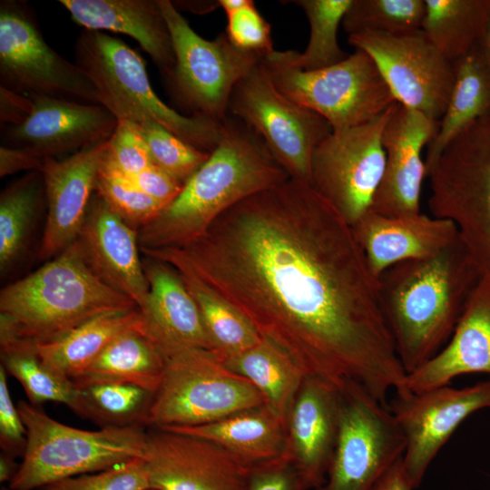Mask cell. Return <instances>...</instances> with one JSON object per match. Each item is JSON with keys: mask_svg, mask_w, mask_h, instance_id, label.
Segmentation results:
<instances>
[{"mask_svg": "<svg viewBox=\"0 0 490 490\" xmlns=\"http://www.w3.org/2000/svg\"><path fill=\"white\" fill-rule=\"evenodd\" d=\"M85 419L101 427L144 426L153 393L125 382H95L78 387Z\"/></svg>", "mask_w": 490, "mask_h": 490, "instance_id": "cell-37", "label": "cell"}, {"mask_svg": "<svg viewBox=\"0 0 490 490\" xmlns=\"http://www.w3.org/2000/svg\"><path fill=\"white\" fill-rule=\"evenodd\" d=\"M387 407L404 435L403 465L415 489L460 424L476 411L490 408V380L462 388L445 385L397 391Z\"/></svg>", "mask_w": 490, "mask_h": 490, "instance_id": "cell-16", "label": "cell"}, {"mask_svg": "<svg viewBox=\"0 0 490 490\" xmlns=\"http://www.w3.org/2000/svg\"><path fill=\"white\" fill-rule=\"evenodd\" d=\"M348 41L371 56L398 103L440 122L455 83V64L421 29L397 34L362 32Z\"/></svg>", "mask_w": 490, "mask_h": 490, "instance_id": "cell-15", "label": "cell"}, {"mask_svg": "<svg viewBox=\"0 0 490 490\" xmlns=\"http://www.w3.org/2000/svg\"><path fill=\"white\" fill-rule=\"evenodd\" d=\"M397 103L370 122L332 131L313 153L311 186L350 226L369 210L381 182L382 134Z\"/></svg>", "mask_w": 490, "mask_h": 490, "instance_id": "cell-14", "label": "cell"}, {"mask_svg": "<svg viewBox=\"0 0 490 490\" xmlns=\"http://www.w3.org/2000/svg\"><path fill=\"white\" fill-rule=\"evenodd\" d=\"M143 321L138 309L109 312L93 318L50 342L37 343L42 361L54 371L74 378L122 333Z\"/></svg>", "mask_w": 490, "mask_h": 490, "instance_id": "cell-29", "label": "cell"}, {"mask_svg": "<svg viewBox=\"0 0 490 490\" xmlns=\"http://www.w3.org/2000/svg\"><path fill=\"white\" fill-rule=\"evenodd\" d=\"M249 490H299L294 468L283 456L253 466Z\"/></svg>", "mask_w": 490, "mask_h": 490, "instance_id": "cell-45", "label": "cell"}, {"mask_svg": "<svg viewBox=\"0 0 490 490\" xmlns=\"http://www.w3.org/2000/svg\"><path fill=\"white\" fill-rule=\"evenodd\" d=\"M351 227L377 279L391 266L435 255L458 239L452 221L421 212L385 216L368 211Z\"/></svg>", "mask_w": 490, "mask_h": 490, "instance_id": "cell-23", "label": "cell"}, {"mask_svg": "<svg viewBox=\"0 0 490 490\" xmlns=\"http://www.w3.org/2000/svg\"><path fill=\"white\" fill-rule=\"evenodd\" d=\"M160 352L164 358V371L152 395L144 426H201L265 404L259 389L230 369L213 351L174 348Z\"/></svg>", "mask_w": 490, "mask_h": 490, "instance_id": "cell-8", "label": "cell"}, {"mask_svg": "<svg viewBox=\"0 0 490 490\" xmlns=\"http://www.w3.org/2000/svg\"><path fill=\"white\" fill-rule=\"evenodd\" d=\"M194 299L216 354L222 361L260 343L262 338L236 309L183 267H172Z\"/></svg>", "mask_w": 490, "mask_h": 490, "instance_id": "cell-34", "label": "cell"}, {"mask_svg": "<svg viewBox=\"0 0 490 490\" xmlns=\"http://www.w3.org/2000/svg\"><path fill=\"white\" fill-rule=\"evenodd\" d=\"M454 64L453 90L425 160L426 176L445 147L468 125L490 112V71L477 44Z\"/></svg>", "mask_w": 490, "mask_h": 490, "instance_id": "cell-30", "label": "cell"}, {"mask_svg": "<svg viewBox=\"0 0 490 490\" xmlns=\"http://www.w3.org/2000/svg\"><path fill=\"white\" fill-rule=\"evenodd\" d=\"M341 394L331 383L307 376L287 417L283 456L298 477L299 490L318 489L326 481L340 422Z\"/></svg>", "mask_w": 490, "mask_h": 490, "instance_id": "cell-18", "label": "cell"}, {"mask_svg": "<svg viewBox=\"0 0 490 490\" xmlns=\"http://www.w3.org/2000/svg\"><path fill=\"white\" fill-rule=\"evenodd\" d=\"M289 177L261 138L228 116L207 161L184 183L179 196L138 230L141 250L183 248L202 237L230 208Z\"/></svg>", "mask_w": 490, "mask_h": 490, "instance_id": "cell-3", "label": "cell"}, {"mask_svg": "<svg viewBox=\"0 0 490 490\" xmlns=\"http://www.w3.org/2000/svg\"><path fill=\"white\" fill-rule=\"evenodd\" d=\"M1 365L23 387L29 403H61L85 418V407L78 387L40 358L36 343L19 337L0 340Z\"/></svg>", "mask_w": 490, "mask_h": 490, "instance_id": "cell-32", "label": "cell"}, {"mask_svg": "<svg viewBox=\"0 0 490 490\" xmlns=\"http://www.w3.org/2000/svg\"><path fill=\"white\" fill-rule=\"evenodd\" d=\"M222 362L232 371L249 379L262 394L265 404L287 420L307 377L290 357L262 338L250 349Z\"/></svg>", "mask_w": 490, "mask_h": 490, "instance_id": "cell-31", "label": "cell"}, {"mask_svg": "<svg viewBox=\"0 0 490 490\" xmlns=\"http://www.w3.org/2000/svg\"><path fill=\"white\" fill-rule=\"evenodd\" d=\"M20 464L15 462V458L8 454H0V482L10 483L17 474Z\"/></svg>", "mask_w": 490, "mask_h": 490, "instance_id": "cell-51", "label": "cell"}, {"mask_svg": "<svg viewBox=\"0 0 490 490\" xmlns=\"http://www.w3.org/2000/svg\"><path fill=\"white\" fill-rule=\"evenodd\" d=\"M173 5L180 10H187L196 14H206L211 12L220 6L218 1H172Z\"/></svg>", "mask_w": 490, "mask_h": 490, "instance_id": "cell-50", "label": "cell"}, {"mask_svg": "<svg viewBox=\"0 0 490 490\" xmlns=\"http://www.w3.org/2000/svg\"><path fill=\"white\" fill-rule=\"evenodd\" d=\"M421 30L437 50L455 63L481 39L490 0H425Z\"/></svg>", "mask_w": 490, "mask_h": 490, "instance_id": "cell-33", "label": "cell"}, {"mask_svg": "<svg viewBox=\"0 0 490 490\" xmlns=\"http://www.w3.org/2000/svg\"><path fill=\"white\" fill-rule=\"evenodd\" d=\"M95 192L134 229L152 221L165 208L142 191L133 177L113 162L107 151L97 175Z\"/></svg>", "mask_w": 490, "mask_h": 490, "instance_id": "cell-39", "label": "cell"}, {"mask_svg": "<svg viewBox=\"0 0 490 490\" xmlns=\"http://www.w3.org/2000/svg\"><path fill=\"white\" fill-rule=\"evenodd\" d=\"M95 274L108 286L130 298L140 311L149 289L139 256L138 230L129 225L94 192L77 238Z\"/></svg>", "mask_w": 490, "mask_h": 490, "instance_id": "cell-22", "label": "cell"}, {"mask_svg": "<svg viewBox=\"0 0 490 490\" xmlns=\"http://www.w3.org/2000/svg\"><path fill=\"white\" fill-rule=\"evenodd\" d=\"M477 47L484 63L490 71V16L485 30L477 43Z\"/></svg>", "mask_w": 490, "mask_h": 490, "instance_id": "cell-52", "label": "cell"}, {"mask_svg": "<svg viewBox=\"0 0 490 490\" xmlns=\"http://www.w3.org/2000/svg\"><path fill=\"white\" fill-rule=\"evenodd\" d=\"M474 373L490 375V283L482 278L449 341L430 360L407 374L402 390L449 385L456 377Z\"/></svg>", "mask_w": 490, "mask_h": 490, "instance_id": "cell-24", "label": "cell"}, {"mask_svg": "<svg viewBox=\"0 0 490 490\" xmlns=\"http://www.w3.org/2000/svg\"><path fill=\"white\" fill-rule=\"evenodd\" d=\"M133 179L142 191L164 207L179 196L184 185L156 164H152Z\"/></svg>", "mask_w": 490, "mask_h": 490, "instance_id": "cell-46", "label": "cell"}, {"mask_svg": "<svg viewBox=\"0 0 490 490\" xmlns=\"http://www.w3.org/2000/svg\"><path fill=\"white\" fill-rule=\"evenodd\" d=\"M0 86L26 96H48L100 104L85 74L44 40L24 2H0Z\"/></svg>", "mask_w": 490, "mask_h": 490, "instance_id": "cell-12", "label": "cell"}, {"mask_svg": "<svg viewBox=\"0 0 490 490\" xmlns=\"http://www.w3.org/2000/svg\"><path fill=\"white\" fill-rule=\"evenodd\" d=\"M1 490H12L9 486H2Z\"/></svg>", "mask_w": 490, "mask_h": 490, "instance_id": "cell-54", "label": "cell"}, {"mask_svg": "<svg viewBox=\"0 0 490 490\" xmlns=\"http://www.w3.org/2000/svg\"><path fill=\"white\" fill-rule=\"evenodd\" d=\"M261 63L282 94L321 115L332 131L370 122L397 103L374 60L362 50L315 71L295 66L286 51L274 50Z\"/></svg>", "mask_w": 490, "mask_h": 490, "instance_id": "cell-9", "label": "cell"}, {"mask_svg": "<svg viewBox=\"0 0 490 490\" xmlns=\"http://www.w3.org/2000/svg\"><path fill=\"white\" fill-rule=\"evenodd\" d=\"M72 19L91 31L121 33L150 55L163 78L175 65L172 35L159 0H60Z\"/></svg>", "mask_w": 490, "mask_h": 490, "instance_id": "cell-26", "label": "cell"}, {"mask_svg": "<svg viewBox=\"0 0 490 490\" xmlns=\"http://www.w3.org/2000/svg\"><path fill=\"white\" fill-rule=\"evenodd\" d=\"M44 158L24 149L0 147V177L21 171L41 172Z\"/></svg>", "mask_w": 490, "mask_h": 490, "instance_id": "cell-48", "label": "cell"}, {"mask_svg": "<svg viewBox=\"0 0 490 490\" xmlns=\"http://www.w3.org/2000/svg\"><path fill=\"white\" fill-rule=\"evenodd\" d=\"M142 266L149 296L141 313L144 331L158 349L195 348L215 352L200 309L178 272L149 257Z\"/></svg>", "mask_w": 490, "mask_h": 490, "instance_id": "cell-25", "label": "cell"}, {"mask_svg": "<svg viewBox=\"0 0 490 490\" xmlns=\"http://www.w3.org/2000/svg\"><path fill=\"white\" fill-rule=\"evenodd\" d=\"M183 267L306 376L384 405L407 373L352 227L311 184L289 178L238 202L194 242L144 250Z\"/></svg>", "mask_w": 490, "mask_h": 490, "instance_id": "cell-1", "label": "cell"}, {"mask_svg": "<svg viewBox=\"0 0 490 490\" xmlns=\"http://www.w3.org/2000/svg\"><path fill=\"white\" fill-rule=\"evenodd\" d=\"M146 490H156V489H153V488H149V489H146Z\"/></svg>", "mask_w": 490, "mask_h": 490, "instance_id": "cell-55", "label": "cell"}, {"mask_svg": "<svg viewBox=\"0 0 490 490\" xmlns=\"http://www.w3.org/2000/svg\"><path fill=\"white\" fill-rule=\"evenodd\" d=\"M45 201L41 172L27 173L6 187L0 196V270L1 273L17 260L26 242L32 222Z\"/></svg>", "mask_w": 490, "mask_h": 490, "instance_id": "cell-35", "label": "cell"}, {"mask_svg": "<svg viewBox=\"0 0 490 490\" xmlns=\"http://www.w3.org/2000/svg\"><path fill=\"white\" fill-rule=\"evenodd\" d=\"M143 461L156 490H249L253 469L215 443L161 428L147 432Z\"/></svg>", "mask_w": 490, "mask_h": 490, "instance_id": "cell-17", "label": "cell"}, {"mask_svg": "<svg viewBox=\"0 0 490 490\" xmlns=\"http://www.w3.org/2000/svg\"><path fill=\"white\" fill-rule=\"evenodd\" d=\"M438 128L439 122L397 103L383 131L385 171L369 211L385 216L420 213L422 183L426 177L422 151Z\"/></svg>", "mask_w": 490, "mask_h": 490, "instance_id": "cell-19", "label": "cell"}, {"mask_svg": "<svg viewBox=\"0 0 490 490\" xmlns=\"http://www.w3.org/2000/svg\"><path fill=\"white\" fill-rule=\"evenodd\" d=\"M27 444L12 490H39L76 475L110 469L143 458L147 432L142 426L83 430L60 423L21 400L17 404Z\"/></svg>", "mask_w": 490, "mask_h": 490, "instance_id": "cell-6", "label": "cell"}, {"mask_svg": "<svg viewBox=\"0 0 490 490\" xmlns=\"http://www.w3.org/2000/svg\"><path fill=\"white\" fill-rule=\"evenodd\" d=\"M228 116L253 130L290 178L311 183L313 153L332 128L321 115L282 94L261 61L235 85Z\"/></svg>", "mask_w": 490, "mask_h": 490, "instance_id": "cell-11", "label": "cell"}, {"mask_svg": "<svg viewBox=\"0 0 490 490\" xmlns=\"http://www.w3.org/2000/svg\"><path fill=\"white\" fill-rule=\"evenodd\" d=\"M425 8V0H353L342 26L348 35L413 32L421 29Z\"/></svg>", "mask_w": 490, "mask_h": 490, "instance_id": "cell-38", "label": "cell"}, {"mask_svg": "<svg viewBox=\"0 0 490 490\" xmlns=\"http://www.w3.org/2000/svg\"><path fill=\"white\" fill-rule=\"evenodd\" d=\"M108 140L89 145L63 160L44 158L46 222L39 258L49 260L74 242L95 192Z\"/></svg>", "mask_w": 490, "mask_h": 490, "instance_id": "cell-21", "label": "cell"}, {"mask_svg": "<svg viewBox=\"0 0 490 490\" xmlns=\"http://www.w3.org/2000/svg\"><path fill=\"white\" fill-rule=\"evenodd\" d=\"M34 107L31 97L0 86V122L2 127L21 125L30 117Z\"/></svg>", "mask_w": 490, "mask_h": 490, "instance_id": "cell-47", "label": "cell"}, {"mask_svg": "<svg viewBox=\"0 0 490 490\" xmlns=\"http://www.w3.org/2000/svg\"><path fill=\"white\" fill-rule=\"evenodd\" d=\"M34 111L21 125L4 127L2 145L43 158L72 154L110 139L118 120L101 104L34 95Z\"/></svg>", "mask_w": 490, "mask_h": 490, "instance_id": "cell-20", "label": "cell"}, {"mask_svg": "<svg viewBox=\"0 0 490 490\" xmlns=\"http://www.w3.org/2000/svg\"><path fill=\"white\" fill-rule=\"evenodd\" d=\"M173 44L175 65L164 78L172 100L187 115L222 122L237 83L263 57L240 50L220 33L199 35L170 0H159Z\"/></svg>", "mask_w": 490, "mask_h": 490, "instance_id": "cell-10", "label": "cell"}, {"mask_svg": "<svg viewBox=\"0 0 490 490\" xmlns=\"http://www.w3.org/2000/svg\"><path fill=\"white\" fill-rule=\"evenodd\" d=\"M6 373L0 365V446L2 452L15 458L23 457L27 444L26 428L9 393Z\"/></svg>", "mask_w": 490, "mask_h": 490, "instance_id": "cell-44", "label": "cell"}, {"mask_svg": "<svg viewBox=\"0 0 490 490\" xmlns=\"http://www.w3.org/2000/svg\"><path fill=\"white\" fill-rule=\"evenodd\" d=\"M136 125L153 163L183 184L209 158L211 152L193 147L157 122Z\"/></svg>", "mask_w": 490, "mask_h": 490, "instance_id": "cell-40", "label": "cell"}, {"mask_svg": "<svg viewBox=\"0 0 490 490\" xmlns=\"http://www.w3.org/2000/svg\"><path fill=\"white\" fill-rule=\"evenodd\" d=\"M480 279L459 238L435 255L398 262L380 275V309L407 374L446 345Z\"/></svg>", "mask_w": 490, "mask_h": 490, "instance_id": "cell-2", "label": "cell"}, {"mask_svg": "<svg viewBox=\"0 0 490 490\" xmlns=\"http://www.w3.org/2000/svg\"><path fill=\"white\" fill-rule=\"evenodd\" d=\"M353 0H293L305 13L310 34L303 53L288 50L289 61L304 71L323 69L345 60L349 54L338 42V30Z\"/></svg>", "mask_w": 490, "mask_h": 490, "instance_id": "cell-36", "label": "cell"}, {"mask_svg": "<svg viewBox=\"0 0 490 490\" xmlns=\"http://www.w3.org/2000/svg\"><path fill=\"white\" fill-rule=\"evenodd\" d=\"M138 309L104 283L76 240L54 259L0 292V318L19 338L45 343L99 315Z\"/></svg>", "mask_w": 490, "mask_h": 490, "instance_id": "cell-4", "label": "cell"}, {"mask_svg": "<svg viewBox=\"0 0 490 490\" xmlns=\"http://www.w3.org/2000/svg\"><path fill=\"white\" fill-rule=\"evenodd\" d=\"M163 371V356L145 333L142 321L116 337L72 380L77 387L95 382H125L154 393Z\"/></svg>", "mask_w": 490, "mask_h": 490, "instance_id": "cell-28", "label": "cell"}, {"mask_svg": "<svg viewBox=\"0 0 490 490\" xmlns=\"http://www.w3.org/2000/svg\"><path fill=\"white\" fill-rule=\"evenodd\" d=\"M427 177L430 213L454 223L481 278L490 283V112L445 147Z\"/></svg>", "mask_w": 490, "mask_h": 490, "instance_id": "cell-7", "label": "cell"}, {"mask_svg": "<svg viewBox=\"0 0 490 490\" xmlns=\"http://www.w3.org/2000/svg\"><path fill=\"white\" fill-rule=\"evenodd\" d=\"M338 441L325 483L316 490H372L401 457L406 440L387 406L361 386L341 391Z\"/></svg>", "mask_w": 490, "mask_h": 490, "instance_id": "cell-13", "label": "cell"}, {"mask_svg": "<svg viewBox=\"0 0 490 490\" xmlns=\"http://www.w3.org/2000/svg\"><path fill=\"white\" fill-rule=\"evenodd\" d=\"M74 63L97 89L100 104L118 121L157 122L209 153L217 146L222 122L185 115L164 103L151 85L144 59L121 39L84 30L76 40Z\"/></svg>", "mask_w": 490, "mask_h": 490, "instance_id": "cell-5", "label": "cell"}, {"mask_svg": "<svg viewBox=\"0 0 490 490\" xmlns=\"http://www.w3.org/2000/svg\"><path fill=\"white\" fill-rule=\"evenodd\" d=\"M226 34L237 48L261 57L274 51L271 26L252 0L237 10L226 13Z\"/></svg>", "mask_w": 490, "mask_h": 490, "instance_id": "cell-42", "label": "cell"}, {"mask_svg": "<svg viewBox=\"0 0 490 490\" xmlns=\"http://www.w3.org/2000/svg\"><path fill=\"white\" fill-rule=\"evenodd\" d=\"M250 0H219L220 6L225 13L237 10L250 3Z\"/></svg>", "mask_w": 490, "mask_h": 490, "instance_id": "cell-53", "label": "cell"}, {"mask_svg": "<svg viewBox=\"0 0 490 490\" xmlns=\"http://www.w3.org/2000/svg\"><path fill=\"white\" fill-rule=\"evenodd\" d=\"M151 488L143 458L107 470L52 483L42 490H146Z\"/></svg>", "mask_w": 490, "mask_h": 490, "instance_id": "cell-41", "label": "cell"}, {"mask_svg": "<svg viewBox=\"0 0 490 490\" xmlns=\"http://www.w3.org/2000/svg\"><path fill=\"white\" fill-rule=\"evenodd\" d=\"M372 490H414L403 465V457L384 474Z\"/></svg>", "mask_w": 490, "mask_h": 490, "instance_id": "cell-49", "label": "cell"}, {"mask_svg": "<svg viewBox=\"0 0 490 490\" xmlns=\"http://www.w3.org/2000/svg\"><path fill=\"white\" fill-rule=\"evenodd\" d=\"M107 153L123 172L132 177L154 164L137 125L128 121H118L108 140Z\"/></svg>", "mask_w": 490, "mask_h": 490, "instance_id": "cell-43", "label": "cell"}, {"mask_svg": "<svg viewBox=\"0 0 490 490\" xmlns=\"http://www.w3.org/2000/svg\"><path fill=\"white\" fill-rule=\"evenodd\" d=\"M203 438L255 466L284 455L287 420L266 404L195 426L161 428Z\"/></svg>", "mask_w": 490, "mask_h": 490, "instance_id": "cell-27", "label": "cell"}]
</instances>
